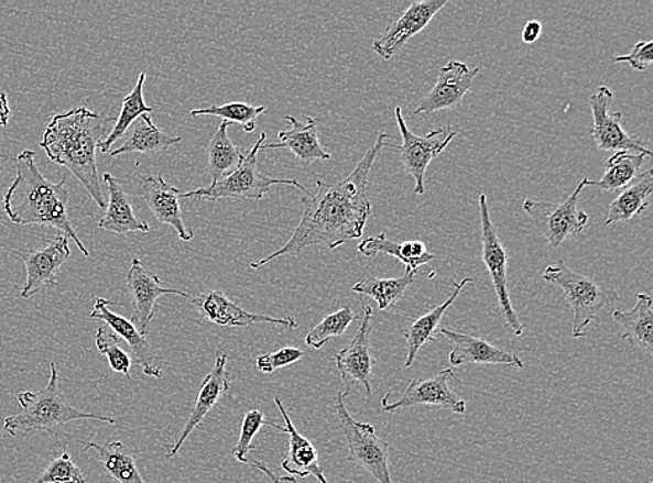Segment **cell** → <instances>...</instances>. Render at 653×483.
<instances>
[{
	"label": "cell",
	"instance_id": "obj_14",
	"mask_svg": "<svg viewBox=\"0 0 653 483\" xmlns=\"http://www.w3.org/2000/svg\"><path fill=\"white\" fill-rule=\"evenodd\" d=\"M189 303L204 319L225 328H249L255 323H271L289 330L297 329L296 320L290 317L275 318L270 315L249 312L239 304L229 300L222 292L207 290L192 297Z\"/></svg>",
	"mask_w": 653,
	"mask_h": 483
},
{
	"label": "cell",
	"instance_id": "obj_13",
	"mask_svg": "<svg viewBox=\"0 0 653 483\" xmlns=\"http://www.w3.org/2000/svg\"><path fill=\"white\" fill-rule=\"evenodd\" d=\"M455 377L451 367L440 371L439 374L428 380H413L410 382L403 396L391 402L392 393H388L382 400L384 413H396L399 409L413 408L417 406H435L447 409L455 414H465L466 402L449 386V381Z\"/></svg>",
	"mask_w": 653,
	"mask_h": 483
},
{
	"label": "cell",
	"instance_id": "obj_2",
	"mask_svg": "<svg viewBox=\"0 0 653 483\" xmlns=\"http://www.w3.org/2000/svg\"><path fill=\"white\" fill-rule=\"evenodd\" d=\"M115 120L87 108L67 110L51 119L40 144L52 162L67 167L80 180L101 209L107 202L99 183L97 150Z\"/></svg>",
	"mask_w": 653,
	"mask_h": 483
},
{
	"label": "cell",
	"instance_id": "obj_6",
	"mask_svg": "<svg viewBox=\"0 0 653 483\" xmlns=\"http://www.w3.org/2000/svg\"><path fill=\"white\" fill-rule=\"evenodd\" d=\"M266 133H261L260 140L252 146V150L243 156V161L239 167L228 176H225L222 180L210 184L208 187L198 188L188 193H182V198H199L204 201H219V199H254V201H261L265 198L266 194L271 191L273 186H294L300 191L313 196V193L307 190L294 178H273L260 171L258 167V152L261 151V145L265 143Z\"/></svg>",
	"mask_w": 653,
	"mask_h": 483
},
{
	"label": "cell",
	"instance_id": "obj_23",
	"mask_svg": "<svg viewBox=\"0 0 653 483\" xmlns=\"http://www.w3.org/2000/svg\"><path fill=\"white\" fill-rule=\"evenodd\" d=\"M289 122L290 129L282 130L279 133L281 143L261 145V151L268 150H289L297 157L303 165L308 166L317 161H330L331 155L324 150L319 143L318 120L308 117L305 123L300 122L297 118L284 117Z\"/></svg>",
	"mask_w": 653,
	"mask_h": 483
},
{
	"label": "cell",
	"instance_id": "obj_39",
	"mask_svg": "<svg viewBox=\"0 0 653 483\" xmlns=\"http://www.w3.org/2000/svg\"><path fill=\"white\" fill-rule=\"evenodd\" d=\"M262 427H271L279 430V432H282L283 430V427L266 421L265 414L260 411V409H250V411L246 413L243 424H241L240 438L237 440L233 450L235 459L239 461V463H249L251 451L257 450L255 448H252V440H254Z\"/></svg>",
	"mask_w": 653,
	"mask_h": 483
},
{
	"label": "cell",
	"instance_id": "obj_9",
	"mask_svg": "<svg viewBox=\"0 0 653 483\" xmlns=\"http://www.w3.org/2000/svg\"><path fill=\"white\" fill-rule=\"evenodd\" d=\"M588 182L589 178H583L570 197L561 204L525 199L524 211L534 220L542 238L549 243L552 249H559L567 239L581 234L586 230L589 222L588 213L578 209L577 205L579 194L588 187Z\"/></svg>",
	"mask_w": 653,
	"mask_h": 483
},
{
	"label": "cell",
	"instance_id": "obj_38",
	"mask_svg": "<svg viewBox=\"0 0 653 483\" xmlns=\"http://www.w3.org/2000/svg\"><path fill=\"white\" fill-rule=\"evenodd\" d=\"M95 343L99 353L107 356L110 370L130 377L133 359L122 349V340L108 327L98 328L95 334Z\"/></svg>",
	"mask_w": 653,
	"mask_h": 483
},
{
	"label": "cell",
	"instance_id": "obj_19",
	"mask_svg": "<svg viewBox=\"0 0 653 483\" xmlns=\"http://www.w3.org/2000/svg\"><path fill=\"white\" fill-rule=\"evenodd\" d=\"M226 364H228V354L225 351H218L213 371L204 377L203 385L199 387L197 402L194 404L192 414H189L186 424H184L176 442L167 451L168 459L176 457L178 450L182 449L184 442L189 438V435L199 427V424L208 416L210 409L230 391V375L228 370H226Z\"/></svg>",
	"mask_w": 653,
	"mask_h": 483
},
{
	"label": "cell",
	"instance_id": "obj_42",
	"mask_svg": "<svg viewBox=\"0 0 653 483\" xmlns=\"http://www.w3.org/2000/svg\"><path fill=\"white\" fill-rule=\"evenodd\" d=\"M614 63H629L636 72H645L653 62V42L641 41L634 45L630 55L613 57Z\"/></svg>",
	"mask_w": 653,
	"mask_h": 483
},
{
	"label": "cell",
	"instance_id": "obj_11",
	"mask_svg": "<svg viewBox=\"0 0 653 483\" xmlns=\"http://www.w3.org/2000/svg\"><path fill=\"white\" fill-rule=\"evenodd\" d=\"M612 89L599 87L598 91L589 98V108H591L594 118V128L589 130L595 144L599 151L633 152V154L652 156V152L646 149L639 136L627 133L621 125L623 114L616 112L610 114V107L613 103Z\"/></svg>",
	"mask_w": 653,
	"mask_h": 483
},
{
	"label": "cell",
	"instance_id": "obj_5",
	"mask_svg": "<svg viewBox=\"0 0 653 483\" xmlns=\"http://www.w3.org/2000/svg\"><path fill=\"white\" fill-rule=\"evenodd\" d=\"M542 279L561 287L568 306L573 308L572 336L574 339L584 338L598 312L610 306V304L619 301V294L613 288H605L598 285L591 277L574 272L563 261L547 266L545 272L542 273Z\"/></svg>",
	"mask_w": 653,
	"mask_h": 483
},
{
	"label": "cell",
	"instance_id": "obj_17",
	"mask_svg": "<svg viewBox=\"0 0 653 483\" xmlns=\"http://www.w3.org/2000/svg\"><path fill=\"white\" fill-rule=\"evenodd\" d=\"M14 255L20 256L25 264V285L20 297L23 300L35 296L36 293L54 288L56 286V273L65 262L70 259L72 250L68 246V239L65 234L56 235L45 246L31 251L29 255L12 250Z\"/></svg>",
	"mask_w": 653,
	"mask_h": 483
},
{
	"label": "cell",
	"instance_id": "obj_43",
	"mask_svg": "<svg viewBox=\"0 0 653 483\" xmlns=\"http://www.w3.org/2000/svg\"><path fill=\"white\" fill-rule=\"evenodd\" d=\"M252 465L260 470L262 474L270 480V483H300L298 480L292 475L282 476L276 474V472L271 471L270 466L261 463V461H252Z\"/></svg>",
	"mask_w": 653,
	"mask_h": 483
},
{
	"label": "cell",
	"instance_id": "obj_1",
	"mask_svg": "<svg viewBox=\"0 0 653 483\" xmlns=\"http://www.w3.org/2000/svg\"><path fill=\"white\" fill-rule=\"evenodd\" d=\"M389 139L392 136L387 133L379 134L376 144L344 182L328 184L318 180L317 194L302 199L303 217L292 238L281 250L252 262L251 270H260L279 256L298 255L311 245H328L335 250L360 239L372 213V204L368 198L370 172L381 151L388 146Z\"/></svg>",
	"mask_w": 653,
	"mask_h": 483
},
{
	"label": "cell",
	"instance_id": "obj_25",
	"mask_svg": "<svg viewBox=\"0 0 653 483\" xmlns=\"http://www.w3.org/2000/svg\"><path fill=\"white\" fill-rule=\"evenodd\" d=\"M104 182L108 186L109 201L98 228L115 234L149 233L150 224L135 217L129 194L118 178L105 173Z\"/></svg>",
	"mask_w": 653,
	"mask_h": 483
},
{
	"label": "cell",
	"instance_id": "obj_22",
	"mask_svg": "<svg viewBox=\"0 0 653 483\" xmlns=\"http://www.w3.org/2000/svg\"><path fill=\"white\" fill-rule=\"evenodd\" d=\"M438 333L445 336L453 344L449 355L451 366L488 364L514 366L520 370L524 367V362L518 354L499 349L481 338H474V336L445 328L439 329Z\"/></svg>",
	"mask_w": 653,
	"mask_h": 483
},
{
	"label": "cell",
	"instance_id": "obj_40",
	"mask_svg": "<svg viewBox=\"0 0 653 483\" xmlns=\"http://www.w3.org/2000/svg\"><path fill=\"white\" fill-rule=\"evenodd\" d=\"M35 483H87L86 475L78 469L67 451L52 460Z\"/></svg>",
	"mask_w": 653,
	"mask_h": 483
},
{
	"label": "cell",
	"instance_id": "obj_8",
	"mask_svg": "<svg viewBox=\"0 0 653 483\" xmlns=\"http://www.w3.org/2000/svg\"><path fill=\"white\" fill-rule=\"evenodd\" d=\"M479 220H481V244L482 262L491 276L494 293H497L500 312L504 320V327L512 330L515 336L524 332L523 323L520 322L518 312L512 304L508 285V261L509 255L505 251L502 240L498 235V230L492 223L491 213H489L488 198L481 194L478 199Z\"/></svg>",
	"mask_w": 653,
	"mask_h": 483
},
{
	"label": "cell",
	"instance_id": "obj_10",
	"mask_svg": "<svg viewBox=\"0 0 653 483\" xmlns=\"http://www.w3.org/2000/svg\"><path fill=\"white\" fill-rule=\"evenodd\" d=\"M394 114H396L403 143L399 146L393 144H388V146H392L393 150L399 152L404 171L414 178L415 196H424L426 169H428L431 162L449 146L457 135V131L451 128L436 129L432 130L428 135L420 136L414 134L405 124L402 108H394Z\"/></svg>",
	"mask_w": 653,
	"mask_h": 483
},
{
	"label": "cell",
	"instance_id": "obj_15",
	"mask_svg": "<svg viewBox=\"0 0 653 483\" xmlns=\"http://www.w3.org/2000/svg\"><path fill=\"white\" fill-rule=\"evenodd\" d=\"M126 285L133 301L134 314L131 322L142 336L149 333L150 323L156 311V301L165 294H175L192 300L188 293L162 286L160 277L146 270L139 259L131 261V266L126 276Z\"/></svg>",
	"mask_w": 653,
	"mask_h": 483
},
{
	"label": "cell",
	"instance_id": "obj_16",
	"mask_svg": "<svg viewBox=\"0 0 653 483\" xmlns=\"http://www.w3.org/2000/svg\"><path fill=\"white\" fill-rule=\"evenodd\" d=\"M447 4V0H425V2H413L410 8L400 15L398 20L388 25L383 34L373 41V51L383 61H391L393 56L403 50V46L414 35L424 31Z\"/></svg>",
	"mask_w": 653,
	"mask_h": 483
},
{
	"label": "cell",
	"instance_id": "obj_18",
	"mask_svg": "<svg viewBox=\"0 0 653 483\" xmlns=\"http://www.w3.org/2000/svg\"><path fill=\"white\" fill-rule=\"evenodd\" d=\"M481 73V68H470L467 63L451 61L440 68L438 81L428 96L415 108V114L444 112L458 107L472 83Z\"/></svg>",
	"mask_w": 653,
	"mask_h": 483
},
{
	"label": "cell",
	"instance_id": "obj_3",
	"mask_svg": "<svg viewBox=\"0 0 653 483\" xmlns=\"http://www.w3.org/2000/svg\"><path fill=\"white\" fill-rule=\"evenodd\" d=\"M15 164L18 173L3 197V209L9 219L15 224H41L61 230L67 239L75 241L84 256H89L68 218L67 177L63 176L57 183L47 180L36 166L35 152L31 150L15 156Z\"/></svg>",
	"mask_w": 653,
	"mask_h": 483
},
{
	"label": "cell",
	"instance_id": "obj_33",
	"mask_svg": "<svg viewBox=\"0 0 653 483\" xmlns=\"http://www.w3.org/2000/svg\"><path fill=\"white\" fill-rule=\"evenodd\" d=\"M229 125L228 122L220 123L208 144V169L213 184L222 180L243 161L240 150L230 140Z\"/></svg>",
	"mask_w": 653,
	"mask_h": 483
},
{
	"label": "cell",
	"instance_id": "obj_32",
	"mask_svg": "<svg viewBox=\"0 0 653 483\" xmlns=\"http://www.w3.org/2000/svg\"><path fill=\"white\" fill-rule=\"evenodd\" d=\"M645 157V155L633 154V152H616L605 164L602 178L598 182L589 180L588 187H598L600 190L609 193L623 191L641 175Z\"/></svg>",
	"mask_w": 653,
	"mask_h": 483
},
{
	"label": "cell",
	"instance_id": "obj_44",
	"mask_svg": "<svg viewBox=\"0 0 653 483\" xmlns=\"http://www.w3.org/2000/svg\"><path fill=\"white\" fill-rule=\"evenodd\" d=\"M542 34V23L536 20L529 21L526 23L523 34H521V40H523L524 44H534V42L540 40Z\"/></svg>",
	"mask_w": 653,
	"mask_h": 483
},
{
	"label": "cell",
	"instance_id": "obj_28",
	"mask_svg": "<svg viewBox=\"0 0 653 483\" xmlns=\"http://www.w3.org/2000/svg\"><path fill=\"white\" fill-rule=\"evenodd\" d=\"M613 320L623 328L621 340L629 341L635 349L652 353L653 351V309L652 298L645 293L636 296V304L630 311L616 309Z\"/></svg>",
	"mask_w": 653,
	"mask_h": 483
},
{
	"label": "cell",
	"instance_id": "obj_41",
	"mask_svg": "<svg viewBox=\"0 0 653 483\" xmlns=\"http://www.w3.org/2000/svg\"><path fill=\"white\" fill-rule=\"evenodd\" d=\"M304 355L305 353L303 350L284 348L275 351V353L258 355L255 365L258 370L263 372V374H272V372H275L279 367L292 365L294 362L304 359Z\"/></svg>",
	"mask_w": 653,
	"mask_h": 483
},
{
	"label": "cell",
	"instance_id": "obj_20",
	"mask_svg": "<svg viewBox=\"0 0 653 483\" xmlns=\"http://www.w3.org/2000/svg\"><path fill=\"white\" fill-rule=\"evenodd\" d=\"M115 303L107 300V298L98 297L95 300V307L89 318L104 320L107 327L118 336L120 340H124L129 344L133 359L142 367V372L146 376L161 380L163 372L162 367L157 365L156 356L152 353L149 340L142 336L134 327L130 319L122 317V315L110 311L109 307H113Z\"/></svg>",
	"mask_w": 653,
	"mask_h": 483
},
{
	"label": "cell",
	"instance_id": "obj_45",
	"mask_svg": "<svg viewBox=\"0 0 653 483\" xmlns=\"http://www.w3.org/2000/svg\"><path fill=\"white\" fill-rule=\"evenodd\" d=\"M10 117H12V110L9 107L8 94L0 92V128H7Z\"/></svg>",
	"mask_w": 653,
	"mask_h": 483
},
{
	"label": "cell",
	"instance_id": "obj_30",
	"mask_svg": "<svg viewBox=\"0 0 653 483\" xmlns=\"http://www.w3.org/2000/svg\"><path fill=\"white\" fill-rule=\"evenodd\" d=\"M653 193V171L642 172L631 186L624 188L620 196L609 205L608 218L605 224L624 223L639 217L650 205Z\"/></svg>",
	"mask_w": 653,
	"mask_h": 483
},
{
	"label": "cell",
	"instance_id": "obj_35",
	"mask_svg": "<svg viewBox=\"0 0 653 483\" xmlns=\"http://www.w3.org/2000/svg\"><path fill=\"white\" fill-rule=\"evenodd\" d=\"M414 281V276L407 275L394 277V279L367 277V279L356 283L352 286V292L371 297L377 301L379 311L383 312L402 300L405 290L413 285Z\"/></svg>",
	"mask_w": 653,
	"mask_h": 483
},
{
	"label": "cell",
	"instance_id": "obj_27",
	"mask_svg": "<svg viewBox=\"0 0 653 483\" xmlns=\"http://www.w3.org/2000/svg\"><path fill=\"white\" fill-rule=\"evenodd\" d=\"M471 282L472 279H470V277H466V279L460 282H453V287H455V290H453L450 297L447 298L445 303H442L440 306L432 309L429 312H426L417 320H414L413 323H410L409 327L403 330V338L405 340V344H407V359H405L404 367H410L414 364L415 359H417L418 351L423 349L425 344L435 343L436 333H438L439 330V323L442 322V318H444L447 308H449L451 304L457 300V297L460 296L462 288H465L468 283Z\"/></svg>",
	"mask_w": 653,
	"mask_h": 483
},
{
	"label": "cell",
	"instance_id": "obj_31",
	"mask_svg": "<svg viewBox=\"0 0 653 483\" xmlns=\"http://www.w3.org/2000/svg\"><path fill=\"white\" fill-rule=\"evenodd\" d=\"M182 143L181 136H173L163 133L157 129L151 114H142L139 122L131 129L128 140L118 150L110 152V156L118 157L122 155L134 154H152V152H162L171 149V146Z\"/></svg>",
	"mask_w": 653,
	"mask_h": 483
},
{
	"label": "cell",
	"instance_id": "obj_21",
	"mask_svg": "<svg viewBox=\"0 0 653 483\" xmlns=\"http://www.w3.org/2000/svg\"><path fill=\"white\" fill-rule=\"evenodd\" d=\"M142 198L161 224L172 226L178 239L189 241L194 238L192 229L183 222L181 208L182 191L168 186L162 175L142 176L140 180Z\"/></svg>",
	"mask_w": 653,
	"mask_h": 483
},
{
	"label": "cell",
	"instance_id": "obj_12",
	"mask_svg": "<svg viewBox=\"0 0 653 483\" xmlns=\"http://www.w3.org/2000/svg\"><path fill=\"white\" fill-rule=\"evenodd\" d=\"M372 308L362 304V318L355 338L349 345L335 355L337 371L344 381L345 392H351L356 385L366 388L367 396L372 397V374L377 360L371 353Z\"/></svg>",
	"mask_w": 653,
	"mask_h": 483
},
{
	"label": "cell",
	"instance_id": "obj_4",
	"mask_svg": "<svg viewBox=\"0 0 653 483\" xmlns=\"http://www.w3.org/2000/svg\"><path fill=\"white\" fill-rule=\"evenodd\" d=\"M50 382L40 392L19 393L18 400L23 413L10 416L3 421V430L13 438L24 439L31 433L47 432L55 435L66 424L94 419L115 425V418L83 413L68 404L59 387V374L55 362H51Z\"/></svg>",
	"mask_w": 653,
	"mask_h": 483
},
{
	"label": "cell",
	"instance_id": "obj_37",
	"mask_svg": "<svg viewBox=\"0 0 653 483\" xmlns=\"http://www.w3.org/2000/svg\"><path fill=\"white\" fill-rule=\"evenodd\" d=\"M265 107H252L246 102H229L220 107H210L207 109H193L189 114L193 118L198 117H218L224 122L243 125L246 133H252L257 129V119L265 113Z\"/></svg>",
	"mask_w": 653,
	"mask_h": 483
},
{
	"label": "cell",
	"instance_id": "obj_24",
	"mask_svg": "<svg viewBox=\"0 0 653 483\" xmlns=\"http://www.w3.org/2000/svg\"><path fill=\"white\" fill-rule=\"evenodd\" d=\"M275 404L282 414L284 424H286L282 432L289 435V451L282 461V469L292 476L307 477L311 475L315 476V480L320 483H329L324 475L323 466L319 464L318 450L294 427L281 398L275 397Z\"/></svg>",
	"mask_w": 653,
	"mask_h": 483
},
{
	"label": "cell",
	"instance_id": "obj_26",
	"mask_svg": "<svg viewBox=\"0 0 653 483\" xmlns=\"http://www.w3.org/2000/svg\"><path fill=\"white\" fill-rule=\"evenodd\" d=\"M358 252L368 256V259L378 254L391 255L393 259L402 262L405 267L404 275L414 277L417 275L421 266L438 259V256L431 254L426 250L423 241L410 240L398 243V241L388 239L383 233L377 235V238H368L362 241L358 245Z\"/></svg>",
	"mask_w": 653,
	"mask_h": 483
},
{
	"label": "cell",
	"instance_id": "obj_29",
	"mask_svg": "<svg viewBox=\"0 0 653 483\" xmlns=\"http://www.w3.org/2000/svg\"><path fill=\"white\" fill-rule=\"evenodd\" d=\"M95 451V459L102 464L105 474L118 483H145L137 469V457L128 446L122 442L99 444L88 442L83 453Z\"/></svg>",
	"mask_w": 653,
	"mask_h": 483
},
{
	"label": "cell",
	"instance_id": "obj_36",
	"mask_svg": "<svg viewBox=\"0 0 653 483\" xmlns=\"http://www.w3.org/2000/svg\"><path fill=\"white\" fill-rule=\"evenodd\" d=\"M358 319L360 317L355 312V309L346 306L339 311L328 315V317L320 320L317 327L311 329L308 334L305 336V343L311 349H323L331 339L341 338L350 325Z\"/></svg>",
	"mask_w": 653,
	"mask_h": 483
},
{
	"label": "cell",
	"instance_id": "obj_7",
	"mask_svg": "<svg viewBox=\"0 0 653 483\" xmlns=\"http://www.w3.org/2000/svg\"><path fill=\"white\" fill-rule=\"evenodd\" d=\"M347 396L349 393L345 391L337 393L335 403V411L349 446L347 461L362 466L379 483H393L389 470V443L379 438L371 424L358 422L351 417L345 404Z\"/></svg>",
	"mask_w": 653,
	"mask_h": 483
},
{
	"label": "cell",
	"instance_id": "obj_46",
	"mask_svg": "<svg viewBox=\"0 0 653 483\" xmlns=\"http://www.w3.org/2000/svg\"><path fill=\"white\" fill-rule=\"evenodd\" d=\"M0 140H2V136H0ZM10 160L9 155H2L0 154V167H2V165L7 164V162Z\"/></svg>",
	"mask_w": 653,
	"mask_h": 483
},
{
	"label": "cell",
	"instance_id": "obj_34",
	"mask_svg": "<svg viewBox=\"0 0 653 483\" xmlns=\"http://www.w3.org/2000/svg\"><path fill=\"white\" fill-rule=\"evenodd\" d=\"M146 80L145 73H141L139 80H137L133 91L123 99L122 110H120L119 118L115 120V125L107 139L99 144V150L102 154L110 151V146L115 145L116 141L122 139L128 133L131 124L142 114H150L154 112V108L149 107L144 101V84Z\"/></svg>",
	"mask_w": 653,
	"mask_h": 483
}]
</instances>
